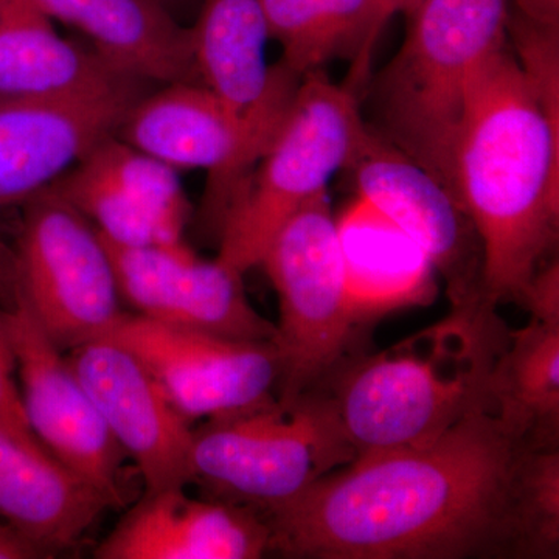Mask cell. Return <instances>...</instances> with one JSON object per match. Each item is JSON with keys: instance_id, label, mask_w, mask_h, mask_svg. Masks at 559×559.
Segmentation results:
<instances>
[{"instance_id": "6da1fadb", "label": "cell", "mask_w": 559, "mask_h": 559, "mask_svg": "<svg viewBox=\"0 0 559 559\" xmlns=\"http://www.w3.org/2000/svg\"><path fill=\"white\" fill-rule=\"evenodd\" d=\"M550 447L491 388L439 439L362 455L261 514L270 528L267 554L557 557L559 454Z\"/></svg>"}, {"instance_id": "7a4b0ae2", "label": "cell", "mask_w": 559, "mask_h": 559, "mask_svg": "<svg viewBox=\"0 0 559 559\" xmlns=\"http://www.w3.org/2000/svg\"><path fill=\"white\" fill-rule=\"evenodd\" d=\"M451 189L480 245V293L520 300L559 223V114L507 46L487 62L452 154Z\"/></svg>"}, {"instance_id": "3957f363", "label": "cell", "mask_w": 559, "mask_h": 559, "mask_svg": "<svg viewBox=\"0 0 559 559\" xmlns=\"http://www.w3.org/2000/svg\"><path fill=\"white\" fill-rule=\"evenodd\" d=\"M509 333L480 294L392 348L337 370L326 393L356 459L439 439L491 392Z\"/></svg>"}, {"instance_id": "277c9868", "label": "cell", "mask_w": 559, "mask_h": 559, "mask_svg": "<svg viewBox=\"0 0 559 559\" xmlns=\"http://www.w3.org/2000/svg\"><path fill=\"white\" fill-rule=\"evenodd\" d=\"M509 3L414 0L403 46L378 80L381 134L451 193L460 124L481 69L507 46Z\"/></svg>"}, {"instance_id": "5b68a950", "label": "cell", "mask_w": 559, "mask_h": 559, "mask_svg": "<svg viewBox=\"0 0 559 559\" xmlns=\"http://www.w3.org/2000/svg\"><path fill=\"white\" fill-rule=\"evenodd\" d=\"M355 459L333 400L314 388L194 428L189 487L263 514Z\"/></svg>"}, {"instance_id": "8992f818", "label": "cell", "mask_w": 559, "mask_h": 559, "mask_svg": "<svg viewBox=\"0 0 559 559\" xmlns=\"http://www.w3.org/2000/svg\"><path fill=\"white\" fill-rule=\"evenodd\" d=\"M367 131L353 90L331 83L320 69L305 73L224 223L216 259L242 275L260 266L280 227L329 191L333 176L355 159Z\"/></svg>"}, {"instance_id": "52a82bcc", "label": "cell", "mask_w": 559, "mask_h": 559, "mask_svg": "<svg viewBox=\"0 0 559 559\" xmlns=\"http://www.w3.org/2000/svg\"><path fill=\"white\" fill-rule=\"evenodd\" d=\"M260 266L270 275L280 304L272 340L280 362L277 400L290 403L340 366L356 329L329 191L280 227Z\"/></svg>"}, {"instance_id": "ba28073f", "label": "cell", "mask_w": 559, "mask_h": 559, "mask_svg": "<svg viewBox=\"0 0 559 559\" xmlns=\"http://www.w3.org/2000/svg\"><path fill=\"white\" fill-rule=\"evenodd\" d=\"M21 209L14 293L62 352L106 336L124 311L100 231L53 187Z\"/></svg>"}, {"instance_id": "9c48e42d", "label": "cell", "mask_w": 559, "mask_h": 559, "mask_svg": "<svg viewBox=\"0 0 559 559\" xmlns=\"http://www.w3.org/2000/svg\"><path fill=\"white\" fill-rule=\"evenodd\" d=\"M116 138L173 170L209 173L201 226L216 241L250 173L274 139L238 119L207 87L193 81L146 92L128 110Z\"/></svg>"}, {"instance_id": "30bf717a", "label": "cell", "mask_w": 559, "mask_h": 559, "mask_svg": "<svg viewBox=\"0 0 559 559\" xmlns=\"http://www.w3.org/2000/svg\"><path fill=\"white\" fill-rule=\"evenodd\" d=\"M10 305L2 314L28 429L62 465L98 489L112 509L127 506L121 479L127 454L110 436L66 352L44 333L13 289Z\"/></svg>"}, {"instance_id": "8fae6325", "label": "cell", "mask_w": 559, "mask_h": 559, "mask_svg": "<svg viewBox=\"0 0 559 559\" xmlns=\"http://www.w3.org/2000/svg\"><path fill=\"white\" fill-rule=\"evenodd\" d=\"M106 336L130 349L191 423L277 400L280 362L272 341L175 329L132 312H124Z\"/></svg>"}, {"instance_id": "7c38bea8", "label": "cell", "mask_w": 559, "mask_h": 559, "mask_svg": "<svg viewBox=\"0 0 559 559\" xmlns=\"http://www.w3.org/2000/svg\"><path fill=\"white\" fill-rule=\"evenodd\" d=\"M150 84L120 76L83 94L0 95V213L49 189L102 140L116 134Z\"/></svg>"}, {"instance_id": "4fadbf2b", "label": "cell", "mask_w": 559, "mask_h": 559, "mask_svg": "<svg viewBox=\"0 0 559 559\" xmlns=\"http://www.w3.org/2000/svg\"><path fill=\"white\" fill-rule=\"evenodd\" d=\"M103 240L132 314L230 340H274L275 325L250 305L242 274L223 261L201 259L186 241L130 248Z\"/></svg>"}, {"instance_id": "5bb4252c", "label": "cell", "mask_w": 559, "mask_h": 559, "mask_svg": "<svg viewBox=\"0 0 559 559\" xmlns=\"http://www.w3.org/2000/svg\"><path fill=\"white\" fill-rule=\"evenodd\" d=\"M110 436L134 462L145 492L189 487L193 423L119 342L97 337L66 352Z\"/></svg>"}, {"instance_id": "9a60e30c", "label": "cell", "mask_w": 559, "mask_h": 559, "mask_svg": "<svg viewBox=\"0 0 559 559\" xmlns=\"http://www.w3.org/2000/svg\"><path fill=\"white\" fill-rule=\"evenodd\" d=\"M348 170L359 197L406 231L443 274L452 307L481 294L479 240L444 183L374 128Z\"/></svg>"}, {"instance_id": "2e32d148", "label": "cell", "mask_w": 559, "mask_h": 559, "mask_svg": "<svg viewBox=\"0 0 559 559\" xmlns=\"http://www.w3.org/2000/svg\"><path fill=\"white\" fill-rule=\"evenodd\" d=\"M176 173L114 134L51 187L114 245H173L183 241L190 219Z\"/></svg>"}, {"instance_id": "e0dca14e", "label": "cell", "mask_w": 559, "mask_h": 559, "mask_svg": "<svg viewBox=\"0 0 559 559\" xmlns=\"http://www.w3.org/2000/svg\"><path fill=\"white\" fill-rule=\"evenodd\" d=\"M190 35L202 86L253 130L274 138L301 75L283 61L267 64L271 35L259 0H202Z\"/></svg>"}, {"instance_id": "ac0fdd59", "label": "cell", "mask_w": 559, "mask_h": 559, "mask_svg": "<svg viewBox=\"0 0 559 559\" xmlns=\"http://www.w3.org/2000/svg\"><path fill=\"white\" fill-rule=\"evenodd\" d=\"M187 487L143 492L98 544V559H257L270 551V528L249 507L191 498Z\"/></svg>"}, {"instance_id": "d6986e66", "label": "cell", "mask_w": 559, "mask_h": 559, "mask_svg": "<svg viewBox=\"0 0 559 559\" xmlns=\"http://www.w3.org/2000/svg\"><path fill=\"white\" fill-rule=\"evenodd\" d=\"M108 509L109 500L62 465L31 430L0 419V521L53 558L79 546Z\"/></svg>"}, {"instance_id": "ffe728a7", "label": "cell", "mask_w": 559, "mask_h": 559, "mask_svg": "<svg viewBox=\"0 0 559 559\" xmlns=\"http://www.w3.org/2000/svg\"><path fill=\"white\" fill-rule=\"evenodd\" d=\"M348 310L356 329L437 297L436 267L425 250L356 194L336 216Z\"/></svg>"}, {"instance_id": "44dd1931", "label": "cell", "mask_w": 559, "mask_h": 559, "mask_svg": "<svg viewBox=\"0 0 559 559\" xmlns=\"http://www.w3.org/2000/svg\"><path fill=\"white\" fill-rule=\"evenodd\" d=\"M51 21L72 25L124 75L153 84L198 80L190 27L156 0H33Z\"/></svg>"}, {"instance_id": "7402d4cb", "label": "cell", "mask_w": 559, "mask_h": 559, "mask_svg": "<svg viewBox=\"0 0 559 559\" xmlns=\"http://www.w3.org/2000/svg\"><path fill=\"white\" fill-rule=\"evenodd\" d=\"M124 73L95 51L61 38L33 0H0V95L61 97L112 83Z\"/></svg>"}, {"instance_id": "603a6c76", "label": "cell", "mask_w": 559, "mask_h": 559, "mask_svg": "<svg viewBox=\"0 0 559 559\" xmlns=\"http://www.w3.org/2000/svg\"><path fill=\"white\" fill-rule=\"evenodd\" d=\"M271 39L294 72L319 70L334 58H352L358 69L395 9L389 0H259Z\"/></svg>"}, {"instance_id": "cb8c5ba5", "label": "cell", "mask_w": 559, "mask_h": 559, "mask_svg": "<svg viewBox=\"0 0 559 559\" xmlns=\"http://www.w3.org/2000/svg\"><path fill=\"white\" fill-rule=\"evenodd\" d=\"M492 392L540 439L557 443L559 325L532 319L525 329L510 331L496 364Z\"/></svg>"}, {"instance_id": "d4e9b609", "label": "cell", "mask_w": 559, "mask_h": 559, "mask_svg": "<svg viewBox=\"0 0 559 559\" xmlns=\"http://www.w3.org/2000/svg\"><path fill=\"white\" fill-rule=\"evenodd\" d=\"M0 419L14 428L31 430L22 412L16 360H14L2 308H0Z\"/></svg>"}, {"instance_id": "484cf974", "label": "cell", "mask_w": 559, "mask_h": 559, "mask_svg": "<svg viewBox=\"0 0 559 559\" xmlns=\"http://www.w3.org/2000/svg\"><path fill=\"white\" fill-rule=\"evenodd\" d=\"M533 319L559 325V267L557 261L536 271L521 299Z\"/></svg>"}, {"instance_id": "4316f807", "label": "cell", "mask_w": 559, "mask_h": 559, "mask_svg": "<svg viewBox=\"0 0 559 559\" xmlns=\"http://www.w3.org/2000/svg\"><path fill=\"white\" fill-rule=\"evenodd\" d=\"M43 559L51 558L35 540L22 535L20 530L0 521V559Z\"/></svg>"}, {"instance_id": "83f0119b", "label": "cell", "mask_w": 559, "mask_h": 559, "mask_svg": "<svg viewBox=\"0 0 559 559\" xmlns=\"http://www.w3.org/2000/svg\"><path fill=\"white\" fill-rule=\"evenodd\" d=\"M518 13L539 24L559 25V0H509Z\"/></svg>"}, {"instance_id": "f1b7e54d", "label": "cell", "mask_w": 559, "mask_h": 559, "mask_svg": "<svg viewBox=\"0 0 559 559\" xmlns=\"http://www.w3.org/2000/svg\"><path fill=\"white\" fill-rule=\"evenodd\" d=\"M156 2L160 3V5L164 7L173 17H176L175 11L180 9V7L186 5L189 0H156Z\"/></svg>"}, {"instance_id": "f546056e", "label": "cell", "mask_w": 559, "mask_h": 559, "mask_svg": "<svg viewBox=\"0 0 559 559\" xmlns=\"http://www.w3.org/2000/svg\"><path fill=\"white\" fill-rule=\"evenodd\" d=\"M389 2L395 11H406L409 9L411 3L414 2V0H389Z\"/></svg>"}]
</instances>
